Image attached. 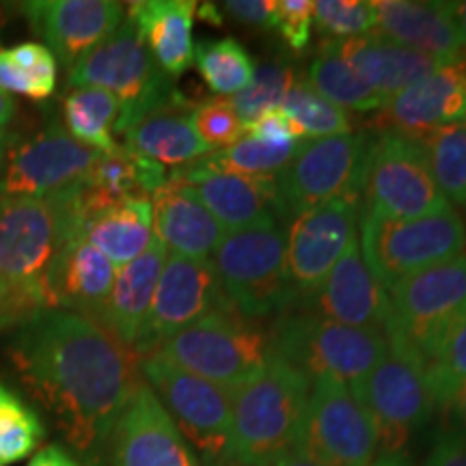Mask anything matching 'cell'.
Wrapping results in <instances>:
<instances>
[{
  "mask_svg": "<svg viewBox=\"0 0 466 466\" xmlns=\"http://www.w3.org/2000/svg\"><path fill=\"white\" fill-rule=\"evenodd\" d=\"M168 179L188 188L217 218L225 233L277 225V218L283 217L277 175L220 171L203 160H197L188 167L175 168Z\"/></svg>",
  "mask_w": 466,
  "mask_h": 466,
  "instance_id": "18",
  "label": "cell"
},
{
  "mask_svg": "<svg viewBox=\"0 0 466 466\" xmlns=\"http://www.w3.org/2000/svg\"><path fill=\"white\" fill-rule=\"evenodd\" d=\"M329 44L382 97L384 104L447 66L442 58L404 48L374 31L352 39H329Z\"/></svg>",
  "mask_w": 466,
  "mask_h": 466,
  "instance_id": "23",
  "label": "cell"
},
{
  "mask_svg": "<svg viewBox=\"0 0 466 466\" xmlns=\"http://www.w3.org/2000/svg\"><path fill=\"white\" fill-rule=\"evenodd\" d=\"M141 376L184 439L206 460H231V391L203 380L160 354L141 357Z\"/></svg>",
  "mask_w": 466,
  "mask_h": 466,
  "instance_id": "13",
  "label": "cell"
},
{
  "mask_svg": "<svg viewBox=\"0 0 466 466\" xmlns=\"http://www.w3.org/2000/svg\"><path fill=\"white\" fill-rule=\"evenodd\" d=\"M220 7H223L220 14L231 15L233 20L242 22V25L264 28V31H270L275 25L277 0H231Z\"/></svg>",
  "mask_w": 466,
  "mask_h": 466,
  "instance_id": "45",
  "label": "cell"
},
{
  "mask_svg": "<svg viewBox=\"0 0 466 466\" xmlns=\"http://www.w3.org/2000/svg\"><path fill=\"white\" fill-rule=\"evenodd\" d=\"M272 466H322V464L316 462V460H311L309 456H305L302 451L294 450V451L285 453L283 458H279Z\"/></svg>",
  "mask_w": 466,
  "mask_h": 466,
  "instance_id": "51",
  "label": "cell"
},
{
  "mask_svg": "<svg viewBox=\"0 0 466 466\" xmlns=\"http://www.w3.org/2000/svg\"><path fill=\"white\" fill-rule=\"evenodd\" d=\"M67 83L72 89L97 86L113 93L121 108L115 134L121 137L141 116L177 96L175 80L162 72L127 17L108 39L69 69Z\"/></svg>",
  "mask_w": 466,
  "mask_h": 466,
  "instance_id": "6",
  "label": "cell"
},
{
  "mask_svg": "<svg viewBox=\"0 0 466 466\" xmlns=\"http://www.w3.org/2000/svg\"><path fill=\"white\" fill-rule=\"evenodd\" d=\"M167 258V247L154 236L143 255H138L130 264L116 268L113 289L97 318V324H102L110 335L132 350L149 313Z\"/></svg>",
  "mask_w": 466,
  "mask_h": 466,
  "instance_id": "26",
  "label": "cell"
},
{
  "mask_svg": "<svg viewBox=\"0 0 466 466\" xmlns=\"http://www.w3.org/2000/svg\"><path fill=\"white\" fill-rule=\"evenodd\" d=\"M387 330L404 337L428 367L466 319V253L404 279L389 291Z\"/></svg>",
  "mask_w": 466,
  "mask_h": 466,
  "instance_id": "10",
  "label": "cell"
},
{
  "mask_svg": "<svg viewBox=\"0 0 466 466\" xmlns=\"http://www.w3.org/2000/svg\"><path fill=\"white\" fill-rule=\"evenodd\" d=\"M17 318H15V309L14 302H11L9 289L7 285L0 281V330H5L7 326H15Z\"/></svg>",
  "mask_w": 466,
  "mask_h": 466,
  "instance_id": "49",
  "label": "cell"
},
{
  "mask_svg": "<svg viewBox=\"0 0 466 466\" xmlns=\"http://www.w3.org/2000/svg\"><path fill=\"white\" fill-rule=\"evenodd\" d=\"M318 31L333 39H352L376 28V3L371 0H318L313 3Z\"/></svg>",
  "mask_w": 466,
  "mask_h": 466,
  "instance_id": "40",
  "label": "cell"
},
{
  "mask_svg": "<svg viewBox=\"0 0 466 466\" xmlns=\"http://www.w3.org/2000/svg\"><path fill=\"white\" fill-rule=\"evenodd\" d=\"M167 184V168L137 151L119 147L102 154L83 182V212H91L127 197H154ZM85 223V220H83Z\"/></svg>",
  "mask_w": 466,
  "mask_h": 466,
  "instance_id": "30",
  "label": "cell"
},
{
  "mask_svg": "<svg viewBox=\"0 0 466 466\" xmlns=\"http://www.w3.org/2000/svg\"><path fill=\"white\" fill-rule=\"evenodd\" d=\"M447 412H450V415L456 419V428H453V430H458L460 434L466 436V382L458 389V393L453 395V400H451L450 408H447Z\"/></svg>",
  "mask_w": 466,
  "mask_h": 466,
  "instance_id": "48",
  "label": "cell"
},
{
  "mask_svg": "<svg viewBox=\"0 0 466 466\" xmlns=\"http://www.w3.org/2000/svg\"><path fill=\"white\" fill-rule=\"evenodd\" d=\"M119 113V102L113 93L97 86H76L63 97V121L69 137L100 154H113L121 147L115 141Z\"/></svg>",
  "mask_w": 466,
  "mask_h": 466,
  "instance_id": "31",
  "label": "cell"
},
{
  "mask_svg": "<svg viewBox=\"0 0 466 466\" xmlns=\"http://www.w3.org/2000/svg\"><path fill=\"white\" fill-rule=\"evenodd\" d=\"M14 143H15L14 134H9L7 130H0V171H3L5 160H7V156H9L11 147H14Z\"/></svg>",
  "mask_w": 466,
  "mask_h": 466,
  "instance_id": "53",
  "label": "cell"
},
{
  "mask_svg": "<svg viewBox=\"0 0 466 466\" xmlns=\"http://www.w3.org/2000/svg\"><path fill=\"white\" fill-rule=\"evenodd\" d=\"M192 108L184 96H175L134 124L127 130L124 147L137 151L162 167L182 168L206 158L209 149L192 124Z\"/></svg>",
  "mask_w": 466,
  "mask_h": 466,
  "instance_id": "27",
  "label": "cell"
},
{
  "mask_svg": "<svg viewBox=\"0 0 466 466\" xmlns=\"http://www.w3.org/2000/svg\"><path fill=\"white\" fill-rule=\"evenodd\" d=\"M425 466H466V436L458 430H445L436 436Z\"/></svg>",
  "mask_w": 466,
  "mask_h": 466,
  "instance_id": "46",
  "label": "cell"
},
{
  "mask_svg": "<svg viewBox=\"0 0 466 466\" xmlns=\"http://www.w3.org/2000/svg\"><path fill=\"white\" fill-rule=\"evenodd\" d=\"M313 299L326 318L354 329H374L384 333L391 319L389 291L367 268L360 255L359 233L348 244L346 253L326 277L318 294H313Z\"/></svg>",
  "mask_w": 466,
  "mask_h": 466,
  "instance_id": "22",
  "label": "cell"
},
{
  "mask_svg": "<svg viewBox=\"0 0 466 466\" xmlns=\"http://www.w3.org/2000/svg\"><path fill=\"white\" fill-rule=\"evenodd\" d=\"M360 208L378 217L412 220L451 208L415 138L384 130L367 149Z\"/></svg>",
  "mask_w": 466,
  "mask_h": 466,
  "instance_id": "11",
  "label": "cell"
},
{
  "mask_svg": "<svg viewBox=\"0 0 466 466\" xmlns=\"http://www.w3.org/2000/svg\"><path fill=\"white\" fill-rule=\"evenodd\" d=\"M115 275L113 261L83 238H74L58 248L46 270L42 279V309L78 313L97 322L113 289Z\"/></svg>",
  "mask_w": 466,
  "mask_h": 466,
  "instance_id": "21",
  "label": "cell"
},
{
  "mask_svg": "<svg viewBox=\"0 0 466 466\" xmlns=\"http://www.w3.org/2000/svg\"><path fill=\"white\" fill-rule=\"evenodd\" d=\"M127 20L141 35L151 56L162 72L179 78L192 67L195 42L192 22L197 15V3L192 0H138L126 9Z\"/></svg>",
  "mask_w": 466,
  "mask_h": 466,
  "instance_id": "28",
  "label": "cell"
},
{
  "mask_svg": "<svg viewBox=\"0 0 466 466\" xmlns=\"http://www.w3.org/2000/svg\"><path fill=\"white\" fill-rule=\"evenodd\" d=\"M294 72L288 63L283 61H266L255 67L253 80L244 86L240 93L231 96L229 104L238 116L248 126L258 116L279 110L283 106L285 96H288L291 83H294Z\"/></svg>",
  "mask_w": 466,
  "mask_h": 466,
  "instance_id": "39",
  "label": "cell"
},
{
  "mask_svg": "<svg viewBox=\"0 0 466 466\" xmlns=\"http://www.w3.org/2000/svg\"><path fill=\"white\" fill-rule=\"evenodd\" d=\"M384 335L387 352L352 393L374 423L378 451L400 453L410 434L428 423L436 406L425 376V360L395 330Z\"/></svg>",
  "mask_w": 466,
  "mask_h": 466,
  "instance_id": "8",
  "label": "cell"
},
{
  "mask_svg": "<svg viewBox=\"0 0 466 466\" xmlns=\"http://www.w3.org/2000/svg\"><path fill=\"white\" fill-rule=\"evenodd\" d=\"M359 209V199H335L291 218L285 259L289 285L299 299L318 294L348 244L357 238Z\"/></svg>",
  "mask_w": 466,
  "mask_h": 466,
  "instance_id": "17",
  "label": "cell"
},
{
  "mask_svg": "<svg viewBox=\"0 0 466 466\" xmlns=\"http://www.w3.org/2000/svg\"><path fill=\"white\" fill-rule=\"evenodd\" d=\"M203 83L217 96H236L248 86L255 74L253 56L233 37L203 39L195 46V58Z\"/></svg>",
  "mask_w": 466,
  "mask_h": 466,
  "instance_id": "35",
  "label": "cell"
},
{
  "mask_svg": "<svg viewBox=\"0 0 466 466\" xmlns=\"http://www.w3.org/2000/svg\"><path fill=\"white\" fill-rule=\"evenodd\" d=\"M421 145L430 173L445 199L456 206L466 203V124L436 127L415 137Z\"/></svg>",
  "mask_w": 466,
  "mask_h": 466,
  "instance_id": "34",
  "label": "cell"
},
{
  "mask_svg": "<svg viewBox=\"0 0 466 466\" xmlns=\"http://www.w3.org/2000/svg\"><path fill=\"white\" fill-rule=\"evenodd\" d=\"M15 116V100L7 91L0 89V130H7V126Z\"/></svg>",
  "mask_w": 466,
  "mask_h": 466,
  "instance_id": "50",
  "label": "cell"
},
{
  "mask_svg": "<svg viewBox=\"0 0 466 466\" xmlns=\"http://www.w3.org/2000/svg\"><path fill=\"white\" fill-rule=\"evenodd\" d=\"M46 441L44 419L0 380V466H14L37 453Z\"/></svg>",
  "mask_w": 466,
  "mask_h": 466,
  "instance_id": "36",
  "label": "cell"
},
{
  "mask_svg": "<svg viewBox=\"0 0 466 466\" xmlns=\"http://www.w3.org/2000/svg\"><path fill=\"white\" fill-rule=\"evenodd\" d=\"M100 151L85 147L63 126L50 124L26 141H15L3 171V197H48L83 182Z\"/></svg>",
  "mask_w": 466,
  "mask_h": 466,
  "instance_id": "16",
  "label": "cell"
},
{
  "mask_svg": "<svg viewBox=\"0 0 466 466\" xmlns=\"http://www.w3.org/2000/svg\"><path fill=\"white\" fill-rule=\"evenodd\" d=\"M192 124L209 149H227L247 134V126L238 116L236 110L225 97H209V100L195 104L192 108Z\"/></svg>",
  "mask_w": 466,
  "mask_h": 466,
  "instance_id": "42",
  "label": "cell"
},
{
  "mask_svg": "<svg viewBox=\"0 0 466 466\" xmlns=\"http://www.w3.org/2000/svg\"><path fill=\"white\" fill-rule=\"evenodd\" d=\"M58 61L50 48L37 42H22L0 48V89L9 96L44 102L55 96Z\"/></svg>",
  "mask_w": 466,
  "mask_h": 466,
  "instance_id": "32",
  "label": "cell"
},
{
  "mask_svg": "<svg viewBox=\"0 0 466 466\" xmlns=\"http://www.w3.org/2000/svg\"><path fill=\"white\" fill-rule=\"evenodd\" d=\"M272 28L294 52H305L313 37L311 0H277Z\"/></svg>",
  "mask_w": 466,
  "mask_h": 466,
  "instance_id": "43",
  "label": "cell"
},
{
  "mask_svg": "<svg viewBox=\"0 0 466 466\" xmlns=\"http://www.w3.org/2000/svg\"><path fill=\"white\" fill-rule=\"evenodd\" d=\"M371 466H415L404 453H380Z\"/></svg>",
  "mask_w": 466,
  "mask_h": 466,
  "instance_id": "52",
  "label": "cell"
},
{
  "mask_svg": "<svg viewBox=\"0 0 466 466\" xmlns=\"http://www.w3.org/2000/svg\"><path fill=\"white\" fill-rule=\"evenodd\" d=\"M156 354L229 391L277 357L272 335L236 311L203 318L162 343Z\"/></svg>",
  "mask_w": 466,
  "mask_h": 466,
  "instance_id": "7",
  "label": "cell"
},
{
  "mask_svg": "<svg viewBox=\"0 0 466 466\" xmlns=\"http://www.w3.org/2000/svg\"><path fill=\"white\" fill-rule=\"evenodd\" d=\"M115 268L130 264L154 240V206L149 197H127L108 203L85 218L80 236Z\"/></svg>",
  "mask_w": 466,
  "mask_h": 466,
  "instance_id": "29",
  "label": "cell"
},
{
  "mask_svg": "<svg viewBox=\"0 0 466 466\" xmlns=\"http://www.w3.org/2000/svg\"><path fill=\"white\" fill-rule=\"evenodd\" d=\"M305 80L319 96L341 110L370 113V110L384 108L382 97L337 55L329 42L319 46V55L309 66Z\"/></svg>",
  "mask_w": 466,
  "mask_h": 466,
  "instance_id": "33",
  "label": "cell"
},
{
  "mask_svg": "<svg viewBox=\"0 0 466 466\" xmlns=\"http://www.w3.org/2000/svg\"><path fill=\"white\" fill-rule=\"evenodd\" d=\"M359 247L367 268L384 289L464 255L466 225L453 208L430 217L395 220L359 209Z\"/></svg>",
  "mask_w": 466,
  "mask_h": 466,
  "instance_id": "4",
  "label": "cell"
},
{
  "mask_svg": "<svg viewBox=\"0 0 466 466\" xmlns=\"http://www.w3.org/2000/svg\"><path fill=\"white\" fill-rule=\"evenodd\" d=\"M309 391V378L279 357L231 389V460L242 466H272L299 450Z\"/></svg>",
  "mask_w": 466,
  "mask_h": 466,
  "instance_id": "3",
  "label": "cell"
},
{
  "mask_svg": "<svg viewBox=\"0 0 466 466\" xmlns=\"http://www.w3.org/2000/svg\"><path fill=\"white\" fill-rule=\"evenodd\" d=\"M425 376H428L434 406L447 410L453 395L466 382V319L450 337L439 357L425 367Z\"/></svg>",
  "mask_w": 466,
  "mask_h": 466,
  "instance_id": "41",
  "label": "cell"
},
{
  "mask_svg": "<svg viewBox=\"0 0 466 466\" xmlns=\"http://www.w3.org/2000/svg\"><path fill=\"white\" fill-rule=\"evenodd\" d=\"M9 359L69 447L96 456L141 384V357L78 313L37 311L15 326Z\"/></svg>",
  "mask_w": 466,
  "mask_h": 466,
  "instance_id": "1",
  "label": "cell"
},
{
  "mask_svg": "<svg viewBox=\"0 0 466 466\" xmlns=\"http://www.w3.org/2000/svg\"><path fill=\"white\" fill-rule=\"evenodd\" d=\"M154 236L171 255L188 259H209L227 236L217 218L182 184H167L151 197Z\"/></svg>",
  "mask_w": 466,
  "mask_h": 466,
  "instance_id": "25",
  "label": "cell"
},
{
  "mask_svg": "<svg viewBox=\"0 0 466 466\" xmlns=\"http://www.w3.org/2000/svg\"><path fill=\"white\" fill-rule=\"evenodd\" d=\"M299 451L322 466H371L378 458L374 423L346 384L311 380Z\"/></svg>",
  "mask_w": 466,
  "mask_h": 466,
  "instance_id": "14",
  "label": "cell"
},
{
  "mask_svg": "<svg viewBox=\"0 0 466 466\" xmlns=\"http://www.w3.org/2000/svg\"><path fill=\"white\" fill-rule=\"evenodd\" d=\"M275 354L300 370L309 380L333 378L352 391L387 352V335L374 329H354L311 311L279 319Z\"/></svg>",
  "mask_w": 466,
  "mask_h": 466,
  "instance_id": "5",
  "label": "cell"
},
{
  "mask_svg": "<svg viewBox=\"0 0 466 466\" xmlns=\"http://www.w3.org/2000/svg\"><path fill=\"white\" fill-rule=\"evenodd\" d=\"M302 141L296 143H268L259 138L244 137L231 147L214 151L201 158L206 165L220 171L242 175H277L294 158Z\"/></svg>",
  "mask_w": 466,
  "mask_h": 466,
  "instance_id": "38",
  "label": "cell"
},
{
  "mask_svg": "<svg viewBox=\"0 0 466 466\" xmlns=\"http://www.w3.org/2000/svg\"><path fill=\"white\" fill-rule=\"evenodd\" d=\"M374 33L404 48L451 63L466 48L451 3L378 0Z\"/></svg>",
  "mask_w": 466,
  "mask_h": 466,
  "instance_id": "24",
  "label": "cell"
},
{
  "mask_svg": "<svg viewBox=\"0 0 466 466\" xmlns=\"http://www.w3.org/2000/svg\"><path fill=\"white\" fill-rule=\"evenodd\" d=\"M281 110L300 126V130L309 138L352 134V124H350L346 110L319 96L305 78H294Z\"/></svg>",
  "mask_w": 466,
  "mask_h": 466,
  "instance_id": "37",
  "label": "cell"
},
{
  "mask_svg": "<svg viewBox=\"0 0 466 466\" xmlns=\"http://www.w3.org/2000/svg\"><path fill=\"white\" fill-rule=\"evenodd\" d=\"M113 466H201L147 382L127 401L110 434Z\"/></svg>",
  "mask_w": 466,
  "mask_h": 466,
  "instance_id": "20",
  "label": "cell"
},
{
  "mask_svg": "<svg viewBox=\"0 0 466 466\" xmlns=\"http://www.w3.org/2000/svg\"><path fill=\"white\" fill-rule=\"evenodd\" d=\"M209 261L227 300L244 319L270 316L299 302L288 277L285 233L277 225L229 233Z\"/></svg>",
  "mask_w": 466,
  "mask_h": 466,
  "instance_id": "9",
  "label": "cell"
},
{
  "mask_svg": "<svg viewBox=\"0 0 466 466\" xmlns=\"http://www.w3.org/2000/svg\"><path fill=\"white\" fill-rule=\"evenodd\" d=\"M233 311L236 309L227 300L212 261L188 259L168 253L149 313L134 343V352L138 357H147L162 343L182 333L188 326L201 322L203 318Z\"/></svg>",
  "mask_w": 466,
  "mask_h": 466,
  "instance_id": "15",
  "label": "cell"
},
{
  "mask_svg": "<svg viewBox=\"0 0 466 466\" xmlns=\"http://www.w3.org/2000/svg\"><path fill=\"white\" fill-rule=\"evenodd\" d=\"M464 206H466V203H464Z\"/></svg>",
  "mask_w": 466,
  "mask_h": 466,
  "instance_id": "55",
  "label": "cell"
},
{
  "mask_svg": "<svg viewBox=\"0 0 466 466\" xmlns=\"http://www.w3.org/2000/svg\"><path fill=\"white\" fill-rule=\"evenodd\" d=\"M370 141L367 134L302 141L289 165L277 175L283 217L296 218L335 199H363Z\"/></svg>",
  "mask_w": 466,
  "mask_h": 466,
  "instance_id": "12",
  "label": "cell"
},
{
  "mask_svg": "<svg viewBox=\"0 0 466 466\" xmlns=\"http://www.w3.org/2000/svg\"><path fill=\"white\" fill-rule=\"evenodd\" d=\"M247 137L259 138L268 143H296L305 141V132L296 121H291L281 108L270 110V113L258 116L247 126Z\"/></svg>",
  "mask_w": 466,
  "mask_h": 466,
  "instance_id": "44",
  "label": "cell"
},
{
  "mask_svg": "<svg viewBox=\"0 0 466 466\" xmlns=\"http://www.w3.org/2000/svg\"><path fill=\"white\" fill-rule=\"evenodd\" d=\"M83 218L80 182L48 197L0 199V281L7 285L17 324L44 311L42 279L58 248L80 236Z\"/></svg>",
  "mask_w": 466,
  "mask_h": 466,
  "instance_id": "2",
  "label": "cell"
},
{
  "mask_svg": "<svg viewBox=\"0 0 466 466\" xmlns=\"http://www.w3.org/2000/svg\"><path fill=\"white\" fill-rule=\"evenodd\" d=\"M26 466H80L69 453L63 450L61 445H46L35 456H31V462Z\"/></svg>",
  "mask_w": 466,
  "mask_h": 466,
  "instance_id": "47",
  "label": "cell"
},
{
  "mask_svg": "<svg viewBox=\"0 0 466 466\" xmlns=\"http://www.w3.org/2000/svg\"><path fill=\"white\" fill-rule=\"evenodd\" d=\"M20 11L67 72L108 39L126 17V7L115 0H28Z\"/></svg>",
  "mask_w": 466,
  "mask_h": 466,
  "instance_id": "19",
  "label": "cell"
},
{
  "mask_svg": "<svg viewBox=\"0 0 466 466\" xmlns=\"http://www.w3.org/2000/svg\"><path fill=\"white\" fill-rule=\"evenodd\" d=\"M451 11H453V17H456V22H458L460 33H462L464 44H466V0L464 3H451Z\"/></svg>",
  "mask_w": 466,
  "mask_h": 466,
  "instance_id": "54",
  "label": "cell"
}]
</instances>
